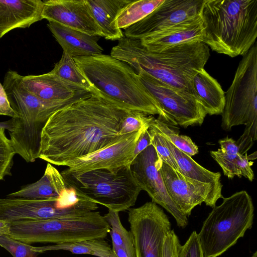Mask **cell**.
<instances>
[{"label":"cell","instance_id":"10","mask_svg":"<svg viewBox=\"0 0 257 257\" xmlns=\"http://www.w3.org/2000/svg\"><path fill=\"white\" fill-rule=\"evenodd\" d=\"M128 210L136 257H162L165 237L171 230L163 210L152 201Z\"/></svg>","mask_w":257,"mask_h":257},{"label":"cell","instance_id":"11","mask_svg":"<svg viewBox=\"0 0 257 257\" xmlns=\"http://www.w3.org/2000/svg\"><path fill=\"white\" fill-rule=\"evenodd\" d=\"M134 70L176 125L186 128L202 124L207 113L195 96L163 83L140 68Z\"/></svg>","mask_w":257,"mask_h":257},{"label":"cell","instance_id":"9","mask_svg":"<svg viewBox=\"0 0 257 257\" xmlns=\"http://www.w3.org/2000/svg\"><path fill=\"white\" fill-rule=\"evenodd\" d=\"M69 186L66 193L55 198H0V220L12 222L59 218L81 215L95 209L94 202Z\"/></svg>","mask_w":257,"mask_h":257},{"label":"cell","instance_id":"28","mask_svg":"<svg viewBox=\"0 0 257 257\" xmlns=\"http://www.w3.org/2000/svg\"><path fill=\"white\" fill-rule=\"evenodd\" d=\"M119 212L108 210L104 215L109 228L112 247L122 249L133 257H136L133 238L130 231L127 230L121 223Z\"/></svg>","mask_w":257,"mask_h":257},{"label":"cell","instance_id":"26","mask_svg":"<svg viewBox=\"0 0 257 257\" xmlns=\"http://www.w3.org/2000/svg\"><path fill=\"white\" fill-rule=\"evenodd\" d=\"M164 2V0H132L118 13L115 20L117 27L126 29L145 18Z\"/></svg>","mask_w":257,"mask_h":257},{"label":"cell","instance_id":"42","mask_svg":"<svg viewBox=\"0 0 257 257\" xmlns=\"http://www.w3.org/2000/svg\"><path fill=\"white\" fill-rule=\"evenodd\" d=\"M14 126L15 120L13 118L8 121L0 122V128L7 129L9 132H12L14 130Z\"/></svg>","mask_w":257,"mask_h":257},{"label":"cell","instance_id":"6","mask_svg":"<svg viewBox=\"0 0 257 257\" xmlns=\"http://www.w3.org/2000/svg\"><path fill=\"white\" fill-rule=\"evenodd\" d=\"M11 223L8 236L28 244L104 239L110 231L104 216L95 211L76 216Z\"/></svg>","mask_w":257,"mask_h":257},{"label":"cell","instance_id":"19","mask_svg":"<svg viewBox=\"0 0 257 257\" xmlns=\"http://www.w3.org/2000/svg\"><path fill=\"white\" fill-rule=\"evenodd\" d=\"M202 36V21L200 16L140 40L149 51H158L184 42L201 41Z\"/></svg>","mask_w":257,"mask_h":257},{"label":"cell","instance_id":"43","mask_svg":"<svg viewBox=\"0 0 257 257\" xmlns=\"http://www.w3.org/2000/svg\"><path fill=\"white\" fill-rule=\"evenodd\" d=\"M250 257H257V251H255Z\"/></svg>","mask_w":257,"mask_h":257},{"label":"cell","instance_id":"41","mask_svg":"<svg viewBox=\"0 0 257 257\" xmlns=\"http://www.w3.org/2000/svg\"><path fill=\"white\" fill-rule=\"evenodd\" d=\"M11 223L0 220V235H9Z\"/></svg>","mask_w":257,"mask_h":257},{"label":"cell","instance_id":"18","mask_svg":"<svg viewBox=\"0 0 257 257\" xmlns=\"http://www.w3.org/2000/svg\"><path fill=\"white\" fill-rule=\"evenodd\" d=\"M21 81L29 91L47 101H66L86 90L69 84L50 71L41 75H21Z\"/></svg>","mask_w":257,"mask_h":257},{"label":"cell","instance_id":"31","mask_svg":"<svg viewBox=\"0 0 257 257\" xmlns=\"http://www.w3.org/2000/svg\"><path fill=\"white\" fill-rule=\"evenodd\" d=\"M0 246L13 257H37L39 254L34 250V246L14 239L8 235H0Z\"/></svg>","mask_w":257,"mask_h":257},{"label":"cell","instance_id":"20","mask_svg":"<svg viewBox=\"0 0 257 257\" xmlns=\"http://www.w3.org/2000/svg\"><path fill=\"white\" fill-rule=\"evenodd\" d=\"M47 26L63 51L73 58L102 54L103 49L98 43L100 37L89 35L53 22H49Z\"/></svg>","mask_w":257,"mask_h":257},{"label":"cell","instance_id":"7","mask_svg":"<svg viewBox=\"0 0 257 257\" xmlns=\"http://www.w3.org/2000/svg\"><path fill=\"white\" fill-rule=\"evenodd\" d=\"M60 173L67 184L97 204L118 212L133 206L142 190L131 165L82 173L66 169Z\"/></svg>","mask_w":257,"mask_h":257},{"label":"cell","instance_id":"36","mask_svg":"<svg viewBox=\"0 0 257 257\" xmlns=\"http://www.w3.org/2000/svg\"><path fill=\"white\" fill-rule=\"evenodd\" d=\"M180 241L174 230H171L165 237L162 257H178Z\"/></svg>","mask_w":257,"mask_h":257},{"label":"cell","instance_id":"21","mask_svg":"<svg viewBox=\"0 0 257 257\" xmlns=\"http://www.w3.org/2000/svg\"><path fill=\"white\" fill-rule=\"evenodd\" d=\"M69 186L65 182L61 173L52 164L47 163L43 176L37 182L29 184L8 197L48 199L58 198L66 193Z\"/></svg>","mask_w":257,"mask_h":257},{"label":"cell","instance_id":"38","mask_svg":"<svg viewBox=\"0 0 257 257\" xmlns=\"http://www.w3.org/2000/svg\"><path fill=\"white\" fill-rule=\"evenodd\" d=\"M0 115L17 118L18 115L12 108L3 85L0 83Z\"/></svg>","mask_w":257,"mask_h":257},{"label":"cell","instance_id":"3","mask_svg":"<svg viewBox=\"0 0 257 257\" xmlns=\"http://www.w3.org/2000/svg\"><path fill=\"white\" fill-rule=\"evenodd\" d=\"M92 89L105 99L126 109L149 115L176 125L126 63L103 54L74 57Z\"/></svg>","mask_w":257,"mask_h":257},{"label":"cell","instance_id":"29","mask_svg":"<svg viewBox=\"0 0 257 257\" xmlns=\"http://www.w3.org/2000/svg\"><path fill=\"white\" fill-rule=\"evenodd\" d=\"M149 126L161 134L176 148L192 157L198 153V148L189 137L179 135L167 123L158 118H154L150 122Z\"/></svg>","mask_w":257,"mask_h":257},{"label":"cell","instance_id":"35","mask_svg":"<svg viewBox=\"0 0 257 257\" xmlns=\"http://www.w3.org/2000/svg\"><path fill=\"white\" fill-rule=\"evenodd\" d=\"M178 257H203L196 231H193L183 245L179 244Z\"/></svg>","mask_w":257,"mask_h":257},{"label":"cell","instance_id":"13","mask_svg":"<svg viewBox=\"0 0 257 257\" xmlns=\"http://www.w3.org/2000/svg\"><path fill=\"white\" fill-rule=\"evenodd\" d=\"M204 0H164L145 18L124 30L126 38L141 39L200 16Z\"/></svg>","mask_w":257,"mask_h":257},{"label":"cell","instance_id":"27","mask_svg":"<svg viewBox=\"0 0 257 257\" xmlns=\"http://www.w3.org/2000/svg\"><path fill=\"white\" fill-rule=\"evenodd\" d=\"M50 72L69 84L91 92L90 83L79 69L74 58L66 52H63L60 60Z\"/></svg>","mask_w":257,"mask_h":257},{"label":"cell","instance_id":"15","mask_svg":"<svg viewBox=\"0 0 257 257\" xmlns=\"http://www.w3.org/2000/svg\"><path fill=\"white\" fill-rule=\"evenodd\" d=\"M149 123L138 131L124 135L107 147L67 162L65 166L69 171L82 173L131 165L135 159L134 152L138 142Z\"/></svg>","mask_w":257,"mask_h":257},{"label":"cell","instance_id":"22","mask_svg":"<svg viewBox=\"0 0 257 257\" xmlns=\"http://www.w3.org/2000/svg\"><path fill=\"white\" fill-rule=\"evenodd\" d=\"M193 85L195 96L207 114H221L225 104V92L217 80L204 68L194 77Z\"/></svg>","mask_w":257,"mask_h":257},{"label":"cell","instance_id":"8","mask_svg":"<svg viewBox=\"0 0 257 257\" xmlns=\"http://www.w3.org/2000/svg\"><path fill=\"white\" fill-rule=\"evenodd\" d=\"M221 126L229 131L244 124V132L257 138V44L242 56L233 81L225 93Z\"/></svg>","mask_w":257,"mask_h":257},{"label":"cell","instance_id":"5","mask_svg":"<svg viewBox=\"0 0 257 257\" xmlns=\"http://www.w3.org/2000/svg\"><path fill=\"white\" fill-rule=\"evenodd\" d=\"M253 216L252 200L246 191L223 197L197 233L203 257H217L234 245L251 228Z\"/></svg>","mask_w":257,"mask_h":257},{"label":"cell","instance_id":"23","mask_svg":"<svg viewBox=\"0 0 257 257\" xmlns=\"http://www.w3.org/2000/svg\"><path fill=\"white\" fill-rule=\"evenodd\" d=\"M102 33L109 40H119L123 32L118 28L116 18L120 11L132 0H87Z\"/></svg>","mask_w":257,"mask_h":257},{"label":"cell","instance_id":"40","mask_svg":"<svg viewBox=\"0 0 257 257\" xmlns=\"http://www.w3.org/2000/svg\"><path fill=\"white\" fill-rule=\"evenodd\" d=\"M148 127L144 130L138 142L134 152L135 158L145 149L151 145V136Z\"/></svg>","mask_w":257,"mask_h":257},{"label":"cell","instance_id":"24","mask_svg":"<svg viewBox=\"0 0 257 257\" xmlns=\"http://www.w3.org/2000/svg\"><path fill=\"white\" fill-rule=\"evenodd\" d=\"M164 139L175 160L180 173L189 178L210 185L218 195L223 197L220 172H214L206 169L195 162L192 157L176 148L165 137Z\"/></svg>","mask_w":257,"mask_h":257},{"label":"cell","instance_id":"12","mask_svg":"<svg viewBox=\"0 0 257 257\" xmlns=\"http://www.w3.org/2000/svg\"><path fill=\"white\" fill-rule=\"evenodd\" d=\"M161 163L151 145L137 155L131 169L142 190L148 193L152 202L164 208L174 217L177 225L184 228L188 223L187 217L178 210L167 191L160 171Z\"/></svg>","mask_w":257,"mask_h":257},{"label":"cell","instance_id":"25","mask_svg":"<svg viewBox=\"0 0 257 257\" xmlns=\"http://www.w3.org/2000/svg\"><path fill=\"white\" fill-rule=\"evenodd\" d=\"M33 249L39 253L47 251L63 250L77 254H89L97 257H117L104 238H93L42 246H34Z\"/></svg>","mask_w":257,"mask_h":257},{"label":"cell","instance_id":"37","mask_svg":"<svg viewBox=\"0 0 257 257\" xmlns=\"http://www.w3.org/2000/svg\"><path fill=\"white\" fill-rule=\"evenodd\" d=\"M237 164L240 176H243L250 181L254 179V173L251 168V162H249L246 153L244 155L238 154Z\"/></svg>","mask_w":257,"mask_h":257},{"label":"cell","instance_id":"4","mask_svg":"<svg viewBox=\"0 0 257 257\" xmlns=\"http://www.w3.org/2000/svg\"><path fill=\"white\" fill-rule=\"evenodd\" d=\"M200 17L201 41L217 53L243 56L256 42L257 0H204Z\"/></svg>","mask_w":257,"mask_h":257},{"label":"cell","instance_id":"33","mask_svg":"<svg viewBox=\"0 0 257 257\" xmlns=\"http://www.w3.org/2000/svg\"><path fill=\"white\" fill-rule=\"evenodd\" d=\"M151 136V145L154 147L159 157L166 164L179 172V168L171 151L165 143L164 137L149 126Z\"/></svg>","mask_w":257,"mask_h":257},{"label":"cell","instance_id":"1","mask_svg":"<svg viewBox=\"0 0 257 257\" xmlns=\"http://www.w3.org/2000/svg\"><path fill=\"white\" fill-rule=\"evenodd\" d=\"M130 111L91 89L49 117L41 133L39 158L65 166L115 143L124 136L120 133Z\"/></svg>","mask_w":257,"mask_h":257},{"label":"cell","instance_id":"17","mask_svg":"<svg viewBox=\"0 0 257 257\" xmlns=\"http://www.w3.org/2000/svg\"><path fill=\"white\" fill-rule=\"evenodd\" d=\"M43 4L41 0H0V38L42 20Z\"/></svg>","mask_w":257,"mask_h":257},{"label":"cell","instance_id":"32","mask_svg":"<svg viewBox=\"0 0 257 257\" xmlns=\"http://www.w3.org/2000/svg\"><path fill=\"white\" fill-rule=\"evenodd\" d=\"M238 154L227 155L222 152L219 149L210 152V156L221 167L224 175L229 179H232L235 176L241 177L237 164Z\"/></svg>","mask_w":257,"mask_h":257},{"label":"cell","instance_id":"39","mask_svg":"<svg viewBox=\"0 0 257 257\" xmlns=\"http://www.w3.org/2000/svg\"><path fill=\"white\" fill-rule=\"evenodd\" d=\"M220 146L219 149L222 152L227 155H237L239 154V149L235 141L232 138L226 137L218 141Z\"/></svg>","mask_w":257,"mask_h":257},{"label":"cell","instance_id":"30","mask_svg":"<svg viewBox=\"0 0 257 257\" xmlns=\"http://www.w3.org/2000/svg\"><path fill=\"white\" fill-rule=\"evenodd\" d=\"M15 154L11 141L6 135L5 129L0 128V181L11 175Z\"/></svg>","mask_w":257,"mask_h":257},{"label":"cell","instance_id":"14","mask_svg":"<svg viewBox=\"0 0 257 257\" xmlns=\"http://www.w3.org/2000/svg\"><path fill=\"white\" fill-rule=\"evenodd\" d=\"M160 171L170 197L187 217L195 206L203 202L213 208L219 199L223 198L210 185L189 178L162 161Z\"/></svg>","mask_w":257,"mask_h":257},{"label":"cell","instance_id":"16","mask_svg":"<svg viewBox=\"0 0 257 257\" xmlns=\"http://www.w3.org/2000/svg\"><path fill=\"white\" fill-rule=\"evenodd\" d=\"M43 19L91 36L103 37L87 0L43 1Z\"/></svg>","mask_w":257,"mask_h":257},{"label":"cell","instance_id":"2","mask_svg":"<svg viewBox=\"0 0 257 257\" xmlns=\"http://www.w3.org/2000/svg\"><path fill=\"white\" fill-rule=\"evenodd\" d=\"M110 55L133 69L140 68L163 83L196 97L193 78L204 68L210 54L208 46L200 40L150 51L140 39L123 36L112 47Z\"/></svg>","mask_w":257,"mask_h":257},{"label":"cell","instance_id":"34","mask_svg":"<svg viewBox=\"0 0 257 257\" xmlns=\"http://www.w3.org/2000/svg\"><path fill=\"white\" fill-rule=\"evenodd\" d=\"M152 115L131 110L125 118L120 135L138 131L148 124L153 118Z\"/></svg>","mask_w":257,"mask_h":257}]
</instances>
